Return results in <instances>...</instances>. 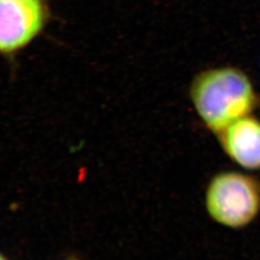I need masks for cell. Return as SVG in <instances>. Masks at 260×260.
<instances>
[{
    "instance_id": "obj_1",
    "label": "cell",
    "mask_w": 260,
    "mask_h": 260,
    "mask_svg": "<svg viewBox=\"0 0 260 260\" xmlns=\"http://www.w3.org/2000/svg\"><path fill=\"white\" fill-rule=\"evenodd\" d=\"M191 96L202 121L218 134L234 121L249 116L255 104L250 79L233 68L214 69L199 75Z\"/></svg>"
},
{
    "instance_id": "obj_2",
    "label": "cell",
    "mask_w": 260,
    "mask_h": 260,
    "mask_svg": "<svg viewBox=\"0 0 260 260\" xmlns=\"http://www.w3.org/2000/svg\"><path fill=\"white\" fill-rule=\"evenodd\" d=\"M205 207L216 223L243 229L259 214L260 181L239 172L219 173L206 187Z\"/></svg>"
},
{
    "instance_id": "obj_3",
    "label": "cell",
    "mask_w": 260,
    "mask_h": 260,
    "mask_svg": "<svg viewBox=\"0 0 260 260\" xmlns=\"http://www.w3.org/2000/svg\"><path fill=\"white\" fill-rule=\"evenodd\" d=\"M47 19L46 0H0V54L13 55L27 47Z\"/></svg>"
},
{
    "instance_id": "obj_4",
    "label": "cell",
    "mask_w": 260,
    "mask_h": 260,
    "mask_svg": "<svg viewBox=\"0 0 260 260\" xmlns=\"http://www.w3.org/2000/svg\"><path fill=\"white\" fill-rule=\"evenodd\" d=\"M220 142L226 155L246 170H260V121L247 116L223 130Z\"/></svg>"
},
{
    "instance_id": "obj_5",
    "label": "cell",
    "mask_w": 260,
    "mask_h": 260,
    "mask_svg": "<svg viewBox=\"0 0 260 260\" xmlns=\"http://www.w3.org/2000/svg\"><path fill=\"white\" fill-rule=\"evenodd\" d=\"M0 260H8L5 256H3L1 253H0Z\"/></svg>"
},
{
    "instance_id": "obj_6",
    "label": "cell",
    "mask_w": 260,
    "mask_h": 260,
    "mask_svg": "<svg viewBox=\"0 0 260 260\" xmlns=\"http://www.w3.org/2000/svg\"><path fill=\"white\" fill-rule=\"evenodd\" d=\"M70 260H76V259H70Z\"/></svg>"
}]
</instances>
